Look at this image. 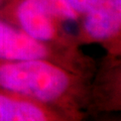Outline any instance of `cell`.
I'll return each mask as SVG.
<instances>
[{"mask_svg": "<svg viewBox=\"0 0 121 121\" xmlns=\"http://www.w3.org/2000/svg\"><path fill=\"white\" fill-rule=\"evenodd\" d=\"M73 85L71 75L48 59L0 63V89L40 104L62 101Z\"/></svg>", "mask_w": 121, "mask_h": 121, "instance_id": "cell-1", "label": "cell"}, {"mask_svg": "<svg viewBox=\"0 0 121 121\" xmlns=\"http://www.w3.org/2000/svg\"><path fill=\"white\" fill-rule=\"evenodd\" d=\"M0 121H52V116L39 102L0 93Z\"/></svg>", "mask_w": 121, "mask_h": 121, "instance_id": "cell-5", "label": "cell"}, {"mask_svg": "<svg viewBox=\"0 0 121 121\" xmlns=\"http://www.w3.org/2000/svg\"><path fill=\"white\" fill-rule=\"evenodd\" d=\"M83 28L94 40H107L121 28V0H96L84 14Z\"/></svg>", "mask_w": 121, "mask_h": 121, "instance_id": "cell-3", "label": "cell"}, {"mask_svg": "<svg viewBox=\"0 0 121 121\" xmlns=\"http://www.w3.org/2000/svg\"><path fill=\"white\" fill-rule=\"evenodd\" d=\"M50 52L44 43L39 41L20 28L0 19V60L18 62L48 59Z\"/></svg>", "mask_w": 121, "mask_h": 121, "instance_id": "cell-2", "label": "cell"}, {"mask_svg": "<svg viewBox=\"0 0 121 121\" xmlns=\"http://www.w3.org/2000/svg\"><path fill=\"white\" fill-rule=\"evenodd\" d=\"M40 2L55 19L77 20L80 16L68 0H40Z\"/></svg>", "mask_w": 121, "mask_h": 121, "instance_id": "cell-6", "label": "cell"}, {"mask_svg": "<svg viewBox=\"0 0 121 121\" xmlns=\"http://www.w3.org/2000/svg\"><path fill=\"white\" fill-rule=\"evenodd\" d=\"M16 17L19 28L36 40L45 43L56 35V19L40 0H21L16 9Z\"/></svg>", "mask_w": 121, "mask_h": 121, "instance_id": "cell-4", "label": "cell"}, {"mask_svg": "<svg viewBox=\"0 0 121 121\" xmlns=\"http://www.w3.org/2000/svg\"><path fill=\"white\" fill-rule=\"evenodd\" d=\"M68 1L79 15H84L93 6L96 0H68Z\"/></svg>", "mask_w": 121, "mask_h": 121, "instance_id": "cell-7", "label": "cell"}]
</instances>
